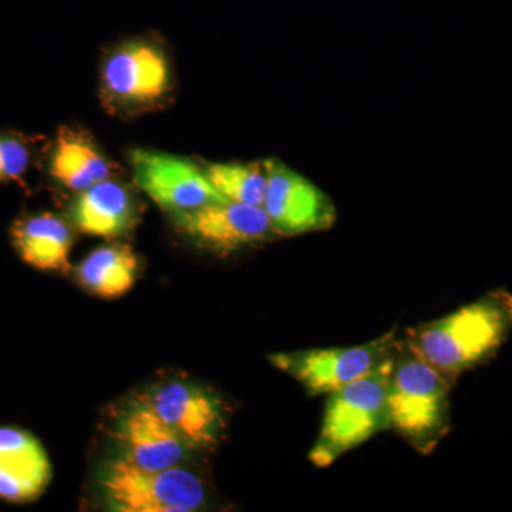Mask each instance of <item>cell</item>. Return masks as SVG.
<instances>
[{"mask_svg": "<svg viewBox=\"0 0 512 512\" xmlns=\"http://www.w3.org/2000/svg\"><path fill=\"white\" fill-rule=\"evenodd\" d=\"M47 171L57 184L80 192L113 177L116 164L104 156L86 130L62 127L47 158Z\"/></svg>", "mask_w": 512, "mask_h": 512, "instance_id": "cell-14", "label": "cell"}, {"mask_svg": "<svg viewBox=\"0 0 512 512\" xmlns=\"http://www.w3.org/2000/svg\"><path fill=\"white\" fill-rule=\"evenodd\" d=\"M396 332L350 348L301 350L271 356L272 365L305 387L311 396L330 394L369 375L396 348Z\"/></svg>", "mask_w": 512, "mask_h": 512, "instance_id": "cell-6", "label": "cell"}, {"mask_svg": "<svg viewBox=\"0 0 512 512\" xmlns=\"http://www.w3.org/2000/svg\"><path fill=\"white\" fill-rule=\"evenodd\" d=\"M205 168L208 180L225 200L264 207L266 171L264 161L214 163Z\"/></svg>", "mask_w": 512, "mask_h": 512, "instance_id": "cell-17", "label": "cell"}, {"mask_svg": "<svg viewBox=\"0 0 512 512\" xmlns=\"http://www.w3.org/2000/svg\"><path fill=\"white\" fill-rule=\"evenodd\" d=\"M138 268L136 252L128 245H103L80 262L77 279L93 295L117 299L126 295L136 284Z\"/></svg>", "mask_w": 512, "mask_h": 512, "instance_id": "cell-16", "label": "cell"}, {"mask_svg": "<svg viewBox=\"0 0 512 512\" xmlns=\"http://www.w3.org/2000/svg\"><path fill=\"white\" fill-rule=\"evenodd\" d=\"M116 436L123 457L146 470L178 466L187 456V444L147 403L133 404L121 414Z\"/></svg>", "mask_w": 512, "mask_h": 512, "instance_id": "cell-11", "label": "cell"}, {"mask_svg": "<svg viewBox=\"0 0 512 512\" xmlns=\"http://www.w3.org/2000/svg\"><path fill=\"white\" fill-rule=\"evenodd\" d=\"M70 218L83 234L114 239L133 231L140 210L133 192L109 178L79 192L70 208Z\"/></svg>", "mask_w": 512, "mask_h": 512, "instance_id": "cell-13", "label": "cell"}, {"mask_svg": "<svg viewBox=\"0 0 512 512\" xmlns=\"http://www.w3.org/2000/svg\"><path fill=\"white\" fill-rule=\"evenodd\" d=\"M512 329V293L494 291L480 301L410 330L404 342L453 382L488 359Z\"/></svg>", "mask_w": 512, "mask_h": 512, "instance_id": "cell-1", "label": "cell"}, {"mask_svg": "<svg viewBox=\"0 0 512 512\" xmlns=\"http://www.w3.org/2000/svg\"><path fill=\"white\" fill-rule=\"evenodd\" d=\"M171 217L185 237L220 255L232 254L275 235L264 208L239 202H212Z\"/></svg>", "mask_w": 512, "mask_h": 512, "instance_id": "cell-9", "label": "cell"}, {"mask_svg": "<svg viewBox=\"0 0 512 512\" xmlns=\"http://www.w3.org/2000/svg\"><path fill=\"white\" fill-rule=\"evenodd\" d=\"M394 355L396 348L369 375L329 394L318 440L309 453L313 466H332L353 448L389 429L387 392Z\"/></svg>", "mask_w": 512, "mask_h": 512, "instance_id": "cell-3", "label": "cell"}, {"mask_svg": "<svg viewBox=\"0 0 512 512\" xmlns=\"http://www.w3.org/2000/svg\"><path fill=\"white\" fill-rule=\"evenodd\" d=\"M451 383L404 340L397 342L387 392L389 429L396 430L420 453L433 451L450 427Z\"/></svg>", "mask_w": 512, "mask_h": 512, "instance_id": "cell-2", "label": "cell"}, {"mask_svg": "<svg viewBox=\"0 0 512 512\" xmlns=\"http://www.w3.org/2000/svg\"><path fill=\"white\" fill-rule=\"evenodd\" d=\"M52 464L42 443L29 431L0 427V498L29 503L45 493Z\"/></svg>", "mask_w": 512, "mask_h": 512, "instance_id": "cell-12", "label": "cell"}, {"mask_svg": "<svg viewBox=\"0 0 512 512\" xmlns=\"http://www.w3.org/2000/svg\"><path fill=\"white\" fill-rule=\"evenodd\" d=\"M128 161L137 187L171 215L228 201L212 187L205 168L187 158L134 148Z\"/></svg>", "mask_w": 512, "mask_h": 512, "instance_id": "cell-7", "label": "cell"}, {"mask_svg": "<svg viewBox=\"0 0 512 512\" xmlns=\"http://www.w3.org/2000/svg\"><path fill=\"white\" fill-rule=\"evenodd\" d=\"M181 437L188 448H212L224 429L222 403L200 386L170 382L146 402Z\"/></svg>", "mask_w": 512, "mask_h": 512, "instance_id": "cell-10", "label": "cell"}, {"mask_svg": "<svg viewBox=\"0 0 512 512\" xmlns=\"http://www.w3.org/2000/svg\"><path fill=\"white\" fill-rule=\"evenodd\" d=\"M173 90L167 52L146 37L126 40L104 57L100 97L111 114L147 113L165 103Z\"/></svg>", "mask_w": 512, "mask_h": 512, "instance_id": "cell-4", "label": "cell"}, {"mask_svg": "<svg viewBox=\"0 0 512 512\" xmlns=\"http://www.w3.org/2000/svg\"><path fill=\"white\" fill-rule=\"evenodd\" d=\"M10 239L20 258L39 271L67 272L72 266V229L55 214L19 218L10 227Z\"/></svg>", "mask_w": 512, "mask_h": 512, "instance_id": "cell-15", "label": "cell"}, {"mask_svg": "<svg viewBox=\"0 0 512 512\" xmlns=\"http://www.w3.org/2000/svg\"><path fill=\"white\" fill-rule=\"evenodd\" d=\"M264 163L266 195L262 208L276 235L296 237L325 231L335 224L336 208L325 192L276 158Z\"/></svg>", "mask_w": 512, "mask_h": 512, "instance_id": "cell-8", "label": "cell"}, {"mask_svg": "<svg viewBox=\"0 0 512 512\" xmlns=\"http://www.w3.org/2000/svg\"><path fill=\"white\" fill-rule=\"evenodd\" d=\"M104 504L117 512H191L205 501L204 483L180 466L146 470L116 458L101 467Z\"/></svg>", "mask_w": 512, "mask_h": 512, "instance_id": "cell-5", "label": "cell"}, {"mask_svg": "<svg viewBox=\"0 0 512 512\" xmlns=\"http://www.w3.org/2000/svg\"><path fill=\"white\" fill-rule=\"evenodd\" d=\"M33 140L13 131H0V185L18 183L33 163Z\"/></svg>", "mask_w": 512, "mask_h": 512, "instance_id": "cell-18", "label": "cell"}]
</instances>
